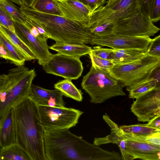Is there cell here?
I'll return each mask as SVG.
<instances>
[{
	"label": "cell",
	"instance_id": "cell-1",
	"mask_svg": "<svg viewBox=\"0 0 160 160\" xmlns=\"http://www.w3.org/2000/svg\"><path fill=\"white\" fill-rule=\"evenodd\" d=\"M69 129L44 131L47 160H121L120 154L90 143Z\"/></svg>",
	"mask_w": 160,
	"mask_h": 160
},
{
	"label": "cell",
	"instance_id": "cell-2",
	"mask_svg": "<svg viewBox=\"0 0 160 160\" xmlns=\"http://www.w3.org/2000/svg\"><path fill=\"white\" fill-rule=\"evenodd\" d=\"M16 144L31 160H47L38 105L28 96L13 107Z\"/></svg>",
	"mask_w": 160,
	"mask_h": 160
},
{
	"label": "cell",
	"instance_id": "cell-3",
	"mask_svg": "<svg viewBox=\"0 0 160 160\" xmlns=\"http://www.w3.org/2000/svg\"><path fill=\"white\" fill-rule=\"evenodd\" d=\"M25 16L41 26L56 42L90 44L93 36L89 29L63 16L42 13L31 7L20 6Z\"/></svg>",
	"mask_w": 160,
	"mask_h": 160
},
{
	"label": "cell",
	"instance_id": "cell-4",
	"mask_svg": "<svg viewBox=\"0 0 160 160\" xmlns=\"http://www.w3.org/2000/svg\"><path fill=\"white\" fill-rule=\"evenodd\" d=\"M36 76L34 69L30 70L24 65L9 70L0 91V119L10 108L28 96Z\"/></svg>",
	"mask_w": 160,
	"mask_h": 160
},
{
	"label": "cell",
	"instance_id": "cell-5",
	"mask_svg": "<svg viewBox=\"0 0 160 160\" xmlns=\"http://www.w3.org/2000/svg\"><path fill=\"white\" fill-rule=\"evenodd\" d=\"M81 86L88 94L91 102L101 103L111 98L124 96V85L108 71L92 65L82 78Z\"/></svg>",
	"mask_w": 160,
	"mask_h": 160
},
{
	"label": "cell",
	"instance_id": "cell-6",
	"mask_svg": "<svg viewBox=\"0 0 160 160\" xmlns=\"http://www.w3.org/2000/svg\"><path fill=\"white\" fill-rule=\"evenodd\" d=\"M159 66L160 57L147 54L129 63L114 65L109 72L124 85L129 92L135 86L149 79Z\"/></svg>",
	"mask_w": 160,
	"mask_h": 160
},
{
	"label": "cell",
	"instance_id": "cell-7",
	"mask_svg": "<svg viewBox=\"0 0 160 160\" xmlns=\"http://www.w3.org/2000/svg\"><path fill=\"white\" fill-rule=\"evenodd\" d=\"M159 30L150 17L145 15L139 8L116 17L113 22L112 33L120 35L150 37Z\"/></svg>",
	"mask_w": 160,
	"mask_h": 160
},
{
	"label": "cell",
	"instance_id": "cell-8",
	"mask_svg": "<svg viewBox=\"0 0 160 160\" xmlns=\"http://www.w3.org/2000/svg\"><path fill=\"white\" fill-rule=\"evenodd\" d=\"M42 125L44 131L69 129L78 123L83 112L64 107L38 106Z\"/></svg>",
	"mask_w": 160,
	"mask_h": 160
},
{
	"label": "cell",
	"instance_id": "cell-9",
	"mask_svg": "<svg viewBox=\"0 0 160 160\" xmlns=\"http://www.w3.org/2000/svg\"><path fill=\"white\" fill-rule=\"evenodd\" d=\"M42 66L48 73L71 80L78 78L83 71L79 58L59 53L52 54Z\"/></svg>",
	"mask_w": 160,
	"mask_h": 160
},
{
	"label": "cell",
	"instance_id": "cell-10",
	"mask_svg": "<svg viewBox=\"0 0 160 160\" xmlns=\"http://www.w3.org/2000/svg\"><path fill=\"white\" fill-rule=\"evenodd\" d=\"M135 99L130 109L138 121L148 122L160 115V87H156Z\"/></svg>",
	"mask_w": 160,
	"mask_h": 160
},
{
	"label": "cell",
	"instance_id": "cell-11",
	"mask_svg": "<svg viewBox=\"0 0 160 160\" xmlns=\"http://www.w3.org/2000/svg\"><path fill=\"white\" fill-rule=\"evenodd\" d=\"M151 40L147 36H132L112 33L102 36H93L90 44L107 46L113 49H147Z\"/></svg>",
	"mask_w": 160,
	"mask_h": 160
},
{
	"label": "cell",
	"instance_id": "cell-12",
	"mask_svg": "<svg viewBox=\"0 0 160 160\" xmlns=\"http://www.w3.org/2000/svg\"><path fill=\"white\" fill-rule=\"evenodd\" d=\"M13 22L16 35L32 50L38 64L42 66L52 54L49 51L48 46L40 42L24 25L14 19Z\"/></svg>",
	"mask_w": 160,
	"mask_h": 160
},
{
	"label": "cell",
	"instance_id": "cell-13",
	"mask_svg": "<svg viewBox=\"0 0 160 160\" xmlns=\"http://www.w3.org/2000/svg\"><path fill=\"white\" fill-rule=\"evenodd\" d=\"M64 17L88 28V9L77 0H55Z\"/></svg>",
	"mask_w": 160,
	"mask_h": 160
},
{
	"label": "cell",
	"instance_id": "cell-14",
	"mask_svg": "<svg viewBox=\"0 0 160 160\" xmlns=\"http://www.w3.org/2000/svg\"><path fill=\"white\" fill-rule=\"evenodd\" d=\"M125 138L127 151L131 160H160V147L135 139Z\"/></svg>",
	"mask_w": 160,
	"mask_h": 160
},
{
	"label": "cell",
	"instance_id": "cell-15",
	"mask_svg": "<svg viewBox=\"0 0 160 160\" xmlns=\"http://www.w3.org/2000/svg\"><path fill=\"white\" fill-rule=\"evenodd\" d=\"M102 118L110 127V133L104 137L95 138L93 144L98 146L108 143L116 144L120 151L122 159L131 160L127 150L126 138L122 135L119 126L106 113L103 115Z\"/></svg>",
	"mask_w": 160,
	"mask_h": 160
},
{
	"label": "cell",
	"instance_id": "cell-16",
	"mask_svg": "<svg viewBox=\"0 0 160 160\" xmlns=\"http://www.w3.org/2000/svg\"><path fill=\"white\" fill-rule=\"evenodd\" d=\"M63 95L58 90L45 89L32 84L28 97L38 106L64 107L65 102Z\"/></svg>",
	"mask_w": 160,
	"mask_h": 160
},
{
	"label": "cell",
	"instance_id": "cell-17",
	"mask_svg": "<svg viewBox=\"0 0 160 160\" xmlns=\"http://www.w3.org/2000/svg\"><path fill=\"white\" fill-rule=\"evenodd\" d=\"M16 144L13 107L8 110L0 119V146L5 148Z\"/></svg>",
	"mask_w": 160,
	"mask_h": 160
},
{
	"label": "cell",
	"instance_id": "cell-18",
	"mask_svg": "<svg viewBox=\"0 0 160 160\" xmlns=\"http://www.w3.org/2000/svg\"><path fill=\"white\" fill-rule=\"evenodd\" d=\"M0 33L16 50L26 61L37 59L32 50L20 38L7 28L0 24Z\"/></svg>",
	"mask_w": 160,
	"mask_h": 160
},
{
	"label": "cell",
	"instance_id": "cell-19",
	"mask_svg": "<svg viewBox=\"0 0 160 160\" xmlns=\"http://www.w3.org/2000/svg\"><path fill=\"white\" fill-rule=\"evenodd\" d=\"M51 49L58 53L78 58L82 56L89 54L92 50L91 47L85 44L67 43L56 42L49 47Z\"/></svg>",
	"mask_w": 160,
	"mask_h": 160
},
{
	"label": "cell",
	"instance_id": "cell-20",
	"mask_svg": "<svg viewBox=\"0 0 160 160\" xmlns=\"http://www.w3.org/2000/svg\"><path fill=\"white\" fill-rule=\"evenodd\" d=\"M113 49L114 55L112 62L114 65L129 63L142 58L147 54V49Z\"/></svg>",
	"mask_w": 160,
	"mask_h": 160
},
{
	"label": "cell",
	"instance_id": "cell-21",
	"mask_svg": "<svg viewBox=\"0 0 160 160\" xmlns=\"http://www.w3.org/2000/svg\"><path fill=\"white\" fill-rule=\"evenodd\" d=\"M54 88L59 91L63 96L70 98L78 102H82V93L71 81L66 79L60 81L54 85Z\"/></svg>",
	"mask_w": 160,
	"mask_h": 160
},
{
	"label": "cell",
	"instance_id": "cell-22",
	"mask_svg": "<svg viewBox=\"0 0 160 160\" xmlns=\"http://www.w3.org/2000/svg\"><path fill=\"white\" fill-rule=\"evenodd\" d=\"M31 160L27 153L19 145L15 144L2 148L0 160Z\"/></svg>",
	"mask_w": 160,
	"mask_h": 160
},
{
	"label": "cell",
	"instance_id": "cell-23",
	"mask_svg": "<svg viewBox=\"0 0 160 160\" xmlns=\"http://www.w3.org/2000/svg\"><path fill=\"white\" fill-rule=\"evenodd\" d=\"M123 132L135 136H146L160 132V129L150 126L148 123L119 126Z\"/></svg>",
	"mask_w": 160,
	"mask_h": 160
},
{
	"label": "cell",
	"instance_id": "cell-24",
	"mask_svg": "<svg viewBox=\"0 0 160 160\" xmlns=\"http://www.w3.org/2000/svg\"><path fill=\"white\" fill-rule=\"evenodd\" d=\"M31 8L42 13L63 16L55 0H35Z\"/></svg>",
	"mask_w": 160,
	"mask_h": 160
},
{
	"label": "cell",
	"instance_id": "cell-25",
	"mask_svg": "<svg viewBox=\"0 0 160 160\" xmlns=\"http://www.w3.org/2000/svg\"><path fill=\"white\" fill-rule=\"evenodd\" d=\"M160 87V82L152 78L135 86L129 92V98L135 99L137 97L152 90L156 87Z\"/></svg>",
	"mask_w": 160,
	"mask_h": 160
},
{
	"label": "cell",
	"instance_id": "cell-26",
	"mask_svg": "<svg viewBox=\"0 0 160 160\" xmlns=\"http://www.w3.org/2000/svg\"><path fill=\"white\" fill-rule=\"evenodd\" d=\"M25 16L26 22L24 25L28 29L31 34L42 43L48 45L47 41L48 39H50V36L37 22Z\"/></svg>",
	"mask_w": 160,
	"mask_h": 160
},
{
	"label": "cell",
	"instance_id": "cell-27",
	"mask_svg": "<svg viewBox=\"0 0 160 160\" xmlns=\"http://www.w3.org/2000/svg\"><path fill=\"white\" fill-rule=\"evenodd\" d=\"M0 7L7 11L15 21L24 25L26 23L25 16L13 2L8 0L1 1Z\"/></svg>",
	"mask_w": 160,
	"mask_h": 160
},
{
	"label": "cell",
	"instance_id": "cell-28",
	"mask_svg": "<svg viewBox=\"0 0 160 160\" xmlns=\"http://www.w3.org/2000/svg\"><path fill=\"white\" fill-rule=\"evenodd\" d=\"M0 42L3 44L7 51L17 62L18 66L24 65L26 61L19 54L16 50L0 33Z\"/></svg>",
	"mask_w": 160,
	"mask_h": 160
},
{
	"label": "cell",
	"instance_id": "cell-29",
	"mask_svg": "<svg viewBox=\"0 0 160 160\" xmlns=\"http://www.w3.org/2000/svg\"><path fill=\"white\" fill-rule=\"evenodd\" d=\"M121 131L125 138L135 139L160 147V132L155 133L150 136H139L127 134L123 132L121 130Z\"/></svg>",
	"mask_w": 160,
	"mask_h": 160
},
{
	"label": "cell",
	"instance_id": "cell-30",
	"mask_svg": "<svg viewBox=\"0 0 160 160\" xmlns=\"http://www.w3.org/2000/svg\"><path fill=\"white\" fill-rule=\"evenodd\" d=\"M90 53L101 58L112 61L114 58V51L112 48H104L100 46L94 47Z\"/></svg>",
	"mask_w": 160,
	"mask_h": 160
},
{
	"label": "cell",
	"instance_id": "cell-31",
	"mask_svg": "<svg viewBox=\"0 0 160 160\" xmlns=\"http://www.w3.org/2000/svg\"><path fill=\"white\" fill-rule=\"evenodd\" d=\"M0 24L7 28L16 35L13 19L7 11L0 7Z\"/></svg>",
	"mask_w": 160,
	"mask_h": 160
},
{
	"label": "cell",
	"instance_id": "cell-32",
	"mask_svg": "<svg viewBox=\"0 0 160 160\" xmlns=\"http://www.w3.org/2000/svg\"><path fill=\"white\" fill-rule=\"evenodd\" d=\"M89 55L91 60L92 65L98 68L109 71L114 65L111 61L101 58L90 53Z\"/></svg>",
	"mask_w": 160,
	"mask_h": 160
},
{
	"label": "cell",
	"instance_id": "cell-33",
	"mask_svg": "<svg viewBox=\"0 0 160 160\" xmlns=\"http://www.w3.org/2000/svg\"><path fill=\"white\" fill-rule=\"evenodd\" d=\"M147 54L153 56L160 57V35L152 39L147 49Z\"/></svg>",
	"mask_w": 160,
	"mask_h": 160
},
{
	"label": "cell",
	"instance_id": "cell-34",
	"mask_svg": "<svg viewBox=\"0 0 160 160\" xmlns=\"http://www.w3.org/2000/svg\"><path fill=\"white\" fill-rule=\"evenodd\" d=\"M85 6L90 14L106 2V0H77Z\"/></svg>",
	"mask_w": 160,
	"mask_h": 160
},
{
	"label": "cell",
	"instance_id": "cell-35",
	"mask_svg": "<svg viewBox=\"0 0 160 160\" xmlns=\"http://www.w3.org/2000/svg\"><path fill=\"white\" fill-rule=\"evenodd\" d=\"M160 0H155L152 8L150 18L153 23L157 22L160 19Z\"/></svg>",
	"mask_w": 160,
	"mask_h": 160
},
{
	"label": "cell",
	"instance_id": "cell-36",
	"mask_svg": "<svg viewBox=\"0 0 160 160\" xmlns=\"http://www.w3.org/2000/svg\"><path fill=\"white\" fill-rule=\"evenodd\" d=\"M155 0H138L139 5L143 13L149 17L151 12Z\"/></svg>",
	"mask_w": 160,
	"mask_h": 160
},
{
	"label": "cell",
	"instance_id": "cell-37",
	"mask_svg": "<svg viewBox=\"0 0 160 160\" xmlns=\"http://www.w3.org/2000/svg\"><path fill=\"white\" fill-rule=\"evenodd\" d=\"M20 6L31 7L35 0H8Z\"/></svg>",
	"mask_w": 160,
	"mask_h": 160
},
{
	"label": "cell",
	"instance_id": "cell-38",
	"mask_svg": "<svg viewBox=\"0 0 160 160\" xmlns=\"http://www.w3.org/2000/svg\"><path fill=\"white\" fill-rule=\"evenodd\" d=\"M148 123L152 127L160 129V115L153 118Z\"/></svg>",
	"mask_w": 160,
	"mask_h": 160
},
{
	"label": "cell",
	"instance_id": "cell-39",
	"mask_svg": "<svg viewBox=\"0 0 160 160\" xmlns=\"http://www.w3.org/2000/svg\"><path fill=\"white\" fill-rule=\"evenodd\" d=\"M7 77V74H0V91L2 89Z\"/></svg>",
	"mask_w": 160,
	"mask_h": 160
},
{
	"label": "cell",
	"instance_id": "cell-40",
	"mask_svg": "<svg viewBox=\"0 0 160 160\" xmlns=\"http://www.w3.org/2000/svg\"><path fill=\"white\" fill-rule=\"evenodd\" d=\"M114 0H108V1L106 2L107 4H109L113 2Z\"/></svg>",
	"mask_w": 160,
	"mask_h": 160
},
{
	"label": "cell",
	"instance_id": "cell-41",
	"mask_svg": "<svg viewBox=\"0 0 160 160\" xmlns=\"http://www.w3.org/2000/svg\"><path fill=\"white\" fill-rule=\"evenodd\" d=\"M2 148L0 146V152Z\"/></svg>",
	"mask_w": 160,
	"mask_h": 160
},
{
	"label": "cell",
	"instance_id": "cell-42",
	"mask_svg": "<svg viewBox=\"0 0 160 160\" xmlns=\"http://www.w3.org/2000/svg\"><path fill=\"white\" fill-rule=\"evenodd\" d=\"M5 0H0V1H5Z\"/></svg>",
	"mask_w": 160,
	"mask_h": 160
},
{
	"label": "cell",
	"instance_id": "cell-43",
	"mask_svg": "<svg viewBox=\"0 0 160 160\" xmlns=\"http://www.w3.org/2000/svg\"><path fill=\"white\" fill-rule=\"evenodd\" d=\"M1 63V62H0V64Z\"/></svg>",
	"mask_w": 160,
	"mask_h": 160
},
{
	"label": "cell",
	"instance_id": "cell-44",
	"mask_svg": "<svg viewBox=\"0 0 160 160\" xmlns=\"http://www.w3.org/2000/svg\"></svg>",
	"mask_w": 160,
	"mask_h": 160
}]
</instances>
